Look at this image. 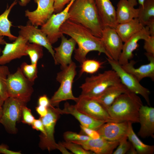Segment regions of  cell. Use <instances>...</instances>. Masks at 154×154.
<instances>
[{
    "label": "cell",
    "instance_id": "obj_35",
    "mask_svg": "<svg viewBox=\"0 0 154 154\" xmlns=\"http://www.w3.org/2000/svg\"><path fill=\"white\" fill-rule=\"evenodd\" d=\"M64 138L66 141L72 142L85 141L91 138L86 135H82L71 131L65 132L63 134Z\"/></svg>",
    "mask_w": 154,
    "mask_h": 154
},
{
    "label": "cell",
    "instance_id": "obj_23",
    "mask_svg": "<svg viewBox=\"0 0 154 154\" xmlns=\"http://www.w3.org/2000/svg\"><path fill=\"white\" fill-rule=\"evenodd\" d=\"M103 28L110 27L114 29L118 24L116 10L110 0H94Z\"/></svg>",
    "mask_w": 154,
    "mask_h": 154
},
{
    "label": "cell",
    "instance_id": "obj_25",
    "mask_svg": "<svg viewBox=\"0 0 154 154\" xmlns=\"http://www.w3.org/2000/svg\"><path fill=\"white\" fill-rule=\"evenodd\" d=\"M129 91L122 83H120L110 86L100 96L93 98L100 103L107 110L117 97Z\"/></svg>",
    "mask_w": 154,
    "mask_h": 154
},
{
    "label": "cell",
    "instance_id": "obj_45",
    "mask_svg": "<svg viewBox=\"0 0 154 154\" xmlns=\"http://www.w3.org/2000/svg\"><path fill=\"white\" fill-rule=\"evenodd\" d=\"M145 25L149 28L150 36H154V17L151 18L146 23Z\"/></svg>",
    "mask_w": 154,
    "mask_h": 154
},
{
    "label": "cell",
    "instance_id": "obj_50",
    "mask_svg": "<svg viewBox=\"0 0 154 154\" xmlns=\"http://www.w3.org/2000/svg\"><path fill=\"white\" fill-rule=\"evenodd\" d=\"M145 0H138V1L139 4L142 6H143Z\"/></svg>",
    "mask_w": 154,
    "mask_h": 154
},
{
    "label": "cell",
    "instance_id": "obj_4",
    "mask_svg": "<svg viewBox=\"0 0 154 154\" xmlns=\"http://www.w3.org/2000/svg\"><path fill=\"white\" fill-rule=\"evenodd\" d=\"M121 82L116 72L109 70L96 75L88 77L80 86V96L95 98L101 94L110 86Z\"/></svg>",
    "mask_w": 154,
    "mask_h": 154
},
{
    "label": "cell",
    "instance_id": "obj_12",
    "mask_svg": "<svg viewBox=\"0 0 154 154\" xmlns=\"http://www.w3.org/2000/svg\"><path fill=\"white\" fill-rule=\"evenodd\" d=\"M37 4L36 9L25 11V16L32 25L41 26L49 19L54 12V0H34Z\"/></svg>",
    "mask_w": 154,
    "mask_h": 154
},
{
    "label": "cell",
    "instance_id": "obj_2",
    "mask_svg": "<svg viewBox=\"0 0 154 154\" xmlns=\"http://www.w3.org/2000/svg\"><path fill=\"white\" fill-rule=\"evenodd\" d=\"M69 20L79 23L101 38L103 26L94 0H75L68 11Z\"/></svg>",
    "mask_w": 154,
    "mask_h": 154
},
{
    "label": "cell",
    "instance_id": "obj_26",
    "mask_svg": "<svg viewBox=\"0 0 154 154\" xmlns=\"http://www.w3.org/2000/svg\"><path fill=\"white\" fill-rule=\"evenodd\" d=\"M145 26L136 18L125 23L118 24L115 29L123 42H125Z\"/></svg>",
    "mask_w": 154,
    "mask_h": 154
},
{
    "label": "cell",
    "instance_id": "obj_40",
    "mask_svg": "<svg viewBox=\"0 0 154 154\" xmlns=\"http://www.w3.org/2000/svg\"><path fill=\"white\" fill-rule=\"evenodd\" d=\"M71 0H54V13H58L61 11L65 5Z\"/></svg>",
    "mask_w": 154,
    "mask_h": 154
},
{
    "label": "cell",
    "instance_id": "obj_3",
    "mask_svg": "<svg viewBox=\"0 0 154 154\" xmlns=\"http://www.w3.org/2000/svg\"><path fill=\"white\" fill-rule=\"evenodd\" d=\"M143 105L137 94L129 91L117 97L107 111L116 122L139 123V112Z\"/></svg>",
    "mask_w": 154,
    "mask_h": 154
},
{
    "label": "cell",
    "instance_id": "obj_8",
    "mask_svg": "<svg viewBox=\"0 0 154 154\" xmlns=\"http://www.w3.org/2000/svg\"><path fill=\"white\" fill-rule=\"evenodd\" d=\"M47 110V114L43 117H40L42 122L46 135H39V146L42 149H47L50 151L58 148L59 144L55 142L54 133L55 126L60 114L57 108L51 105L48 107Z\"/></svg>",
    "mask_w": 154,
    "mask_h": 154
},
{
    "label": "cell",
    "instance_id": "obj_9",
    "mask_svg": "<svg viewBox=\"0 0 154 154\" xmlns=\"http://www.w3.org/2000/svg\"><path fill=\"white\" fill-rule=\"evenodd\" d=\"M107 60L112 69L119 76L121 83L130 91L141 96L150 106L149 90L142 86L133 76L125 71L118 61L108 58Z\"/></svg>",
    "mask_w": 154,
    "mask_h": 154
},
{
    "label": "cell",
    "instance_id": "obj_42",
    "mask_svg": "<svg viewBox=\"0 0 154 154\" xmlns=\"http://www.w3.org/2000/svg\"><path fill=\"white\" fill-rule=\"evenodd\" d=\"M38 105L43 106L47 108L50 105V100L47 96L46 95H43L40 96L38 100Z\"/></svg>",
    "mask_w": 154,
    "mask_h": 154
},
{
    "label": "cell",
    "instance_id": "obj_32",
    "mask_svg": "<svg viewBox=\"0 0 154 154\" xmlns=\"http://www.w3.org/2000/svg\"><path fill=\"white\" fill-rule=\"evenodd\" d=\"M102 63L94 59H87L81 64L80 75L84 73L94 74L101 68Z\"/></svg>",
    "mask_w": 154,
    "mask_h": 154
},
{
    "label": "cell",
    "instance_id": "obj_19",
    "mask_svg": "<svg viewBox=\"0 0 154 154\" xmlns=\"http://www.w3.org/2000/svg\"><path fill=\"white\" fill-rule=\"evenodd\" d=\"M128 122H108L96 131L101 137L109 141H119L127 136Z\"/></svg>",
    "mask_w": 154,
    "mask_h": 154
},
{
    "label": "cell",
    "instance_id": "obj_51",
    "mask_svg": "<svg viewBox=\"0 0 154 154\" xmlns=\"http://www.w3.org/2000/svg\"><path fill=\"white\" fill-rule=\"evenodd\" d=\"M3 113V108L2 107H0V120L1 117Z\"/></svg>",
    "mask_w": 154,
    "mask_h": 154
},
{
    "label": "cell",
    "instance_id": "obj_39",
    "mask_svg": "<svg viewBox=\"0 0 154 154\" xmlns=\"http://www.w3.org/2000/svg\"><path fill=\"white\" fill-rule=\"evenodd\" d=\"M80 127L82 132L91 139H96L100 137L99 134L96 130L85 127L81 125Z\"/></svg>",
    "mask_w": 154,
    "mask_h": 154
},
{
    "label": "cell",
    "instance_id": "obj_14",
    "mask_svg": "<svg viewBox=\"0 0 154 154\" xmlns=\"http://www.w3.org/2000/svg\"><path fill=\"white\" fill-rule=\"evenodd\" d=\"M19 35L25 38L29 43H35L45 48L54 58V51L46 35L30 23L26 25L18 26Z\"/></svg>",
    "mask_w": 154,
    "mask_h": 154
},
{
    "label": "cell",
    "instance_id": "obj_48",
    "mask_svg": "<svg viewBox=\"0 0 154 154\" xmlns=\"http://www.w3.org/2000/svg\"><path fill=\"white\" fill-rule=\"evenodd\" d=\"M4 36H0V44H5L6 42L3 39ZM1 51V49L0 48V53Z\"/></svg>",
    "mask_w": 154,
    "mask_h": 154
},
{
    "label": "cell",
    "instance_id": "obj_30",
    "mask_svg": "<svg viewBox=\"0 0 154 154\" xmlns=\"http://www.w3.org/2000/svg\"><path fill=\"white\" fill-rule=\"evenodd\" d=\"M25 52L30 58L31 64L37 65L38 60L43 57V47L38 44L28 42Z\"/></svg>",
    "mask_w": 154,
    "mask_h": 154
},
{
    "label": "cell",
    "instance_id": "obj_1",
    "mask_svg": "<svg viewBox=\"0 0 154 154\" xmlns=\"http://www.w3.org/2000/svg\"><path fill=\"white\" fill-rule=\"evenodd\" d=\"M60 30L62 34L70 36L78 44V48L74 50V58L80 64L86 59L87 54L92 51H98L99 54L103 53L108 58L112 59L104 48L101 38L94 35L82 25L68 19Z\"/></svg>",
    "mask_w": 154,
    "mask_h": 154
},
{
    "label": "cell",
    "instance_id": "obj_18",
    "mask_svg": "<svg viewBox=\"0 0 154 154\" xmlns=\"http://www.w3.org/2000/svg\"><path fill=\"white\" fill-rule=\"evenodd\" d=\"M81 145L84 149L94 154H111L119 144L118 141H109L101 137L83 141L71 142Z\"/></svg>",
    "mask_w": 154,
    "mask_h": 154
},
{
    "label": "cell",
    "instance_id": "obj_5",
    "mask_svg": "<svg viewBox=\"0 0 154 154\" xmlns=\"http://www.w3.org/2000/svg\"><path fill=\"white\" fill-rule=\"evenodd\" d=\"M76 64L72 62L57 74L56 79L60 85L50 100L52 106L58 107L63 101L72 100L76 102L78 100V97L74 96L72 90L74 79L76 74Z\"/></svg>",
    "mask_w": 154,
    "mask_h": 154
},
{
    "label": "cell",
    "instance_id": "obj_28",
    "mask_svg": "<svg viewBox=\"0 0 154 154\" xmlns=\"http://www.w3.org/2000/svg\"><path fill=\"white\" fill-rule=\"evenodd\" d=\"M17 2V0H15L0 15V36H6L10 40H15L17 37L11 33V28L13 25L12 22L9 19V16L12 9Z\"/></svg>",
    "mask_w": 154,
    "mask_h": 154
},
{
    "label": "cell",
    "instance_id": "obj_41",
    "mask_svg": "<svg viewBox=\"0 0 154 154\" xmlns=\"http://www.w3.org/2000/svg\"><path fill=\"white\" fill-rule=\"evenodd\" d=\"M31 125L33 129L39 131L41 132L42 135H45L44 127L40 118L38 119H35Z\"/></svg>",
    "mask_w": 154,
    "mask_h": 154
},
{
    "label": "cell",
    "instance_id": "obj_47",
    "mask_svg": "<svg viewBox=\"0 0 154 154\" xmlns=\"http://www.w3.org/2000/svg\"><path fill=\"white\" fill-rule=\"evenodd\" d=\"M19 3L22 6H26L30 2L31 0H19Z\"/></svg>",
    "mask_w": 154,
    "mask_h": 154
},
{
    "label": "cell",
    "instance_id": "obj_43",
    "mask_svg": "<svg viewBox=\"0 0 154 154\" xmlns=\"http://www.w3.org/2000/svg\"><path fill=\"white\" fill-rule=\"evenodd\" d=\"M0 153L5 154H20V151H14L9 150L6 145L2 144L0 145Z\"/></svg>",
    "mask_w": 154,
    "mask_h": 154
},
{
    "label": "cell",
    "instance_id": "obj_6",
    "mask_svg": "<svg viewBox=\"0 0 154 154\" xmlns=\"http://www.w3.org/2000/svg\"><path fill=\"white\" fill-rule=\"evenodd\" d=\"M34 82L23 75L20 67L13 74H10L7 81V91L8 97L16 98L26 103L31 99L33 92Z\"/></svg>",
    "mask_w": 154,
    "mask_h": 154
},
{
    "label": "cell",
    "instance_id": "obj_10",
    "mask_svg": "<svg viewBox=\"0 0 154 154\" xmlns=\"http://www.w3.org/2000/svg\"><path fill=\"white\" fill-rule=\"evenodd\" d=\"M74 0H71L60 12L52 14L46 23L41 26V30L46 35L51 44L56 42L63 35L60 29L63 24L69 19V10Z\"/></svg>",
    "mask_w": 154,
    "mask_h": 154
},
{
    "label": "cell",
    "instance_id": "obj_13",
    "mask_svg": "<svg viewBox=\"0 0 154 154\" xmlns=\"http://www.w3.org/2000/svg\"><path fill=\"white\" fill-rule=\"evenodd\" d=\"M101 39L104 48L112 59L118 61L123 44L115 29L108 27L104 28Z\"/></svg>",
    "mask_w": 154,
    "mask_h": 154
},
{
    "label": "cell",
    "instance_id": "obj_38",
    "mask_svg": "<svg viewBox=\"0 0 154 154\" xmlns=\"http://www.w3.org/2000/svg\"><path fill=\"white\" fill-rule=\"evenodd\" d=\"M144 40L143 48L146 52L154 54V36H150Z\"/></svg>",
    "mask_w": 154,
    "mask_h": 154
},
{
    "label": "cell",
    "instance_id": "obj_36",
    "mask_svg": "<svg viewBox=\"0 0 154 154\" xmlns=\"http://www.w3.org/2000/svg\"><path fill=\"white\" fill-rule=\"evenodd\" d=\"M127 136H124L119 141V144L116 149L113 152V154H124L126 153L129 149L131 143L127 141Z\"/></svg>",
    "mask_w": 154,
    "mask_h": 154
},
{
    "label": "cell",
    "instance_id": "obj_46",
    "mask_svg": "<svg viewBox=\"0 0 154 154\" xmlns=\"http://www.w3.org/2000/svg\"><path fill=\"white\" fill-rule=\"evenodd\" d=\"M127 153L130 154H137V152L134 147L131 144L130 147L127 152Z\"/></svg>",
    "mask_w": 154,
    "mask_h": 154
},
{
    "label": "cell",
    "instance_id": "obj_24",
    "mask_svg": "<svg viewBox=\"0 0 154 154\" xmlns=\"http://www.w3.org/2000/svg\"><path fill=\"white\" fill-rule=\"evenodd\" d=\"M137 4V0H119L116 10L117 23H125L137 18L138 9L134 8Z\"/></svg>",
    "mask_w": 154,
    "mask_h": 154
},
{
    "label": "cell",
    "instance_id": "obj_49",
    "mask_svg": "<svg viewBox=\"0 0 154 154\" xmlns=\"http://www.w3.org/2000/svg\"><path fill=\"white\" fill-rule=\"evenodd\" d=\"M4 102V100L0 96V107H2L3 104Z\"/></svg>",
    "mask_w": 154,
    "mask_h": 154
},
{
    "label": "cell",
    "instance_id": "obj_16",
    "mask_svg": "<svg viewBox=\"0 0 154 154\" xmlns=\"http://www.w3.org/2000/svg\"><path fill=\"white\" fill-rule=\"evenodd\" d=\"M60 45L54 48L53 59L56 65H60L61 69L66 67L73 61L72 56L76 48V42L72 38L68 39L63 35L61 37Z\"/></svg>",
    "mask_w": 154,
    "mask_h": 154
},
{
    "label": "cell",
    "instance_id": "obj_11",
    "mask_svg": "<svg viewBox=\"0 0 154 154\" xmlns=\"http://www.w3.org/2000/svg\"><path fill=\"white\" fill-rule=\"evenodd\" d=\"M78 98L75 105L80 112L97 120L116 122L103 106L95 99L81 96Z\"/></svg>",
    "mask_w": 154,
    "mask_h": 154
},
{
    "label": "cell",
    "instance_id": "obj_7",
    "mask_svg": "<svg viewBox=\"0 0 154 154\" xmlns=\"http://www.w3.org/2000/svg\"><path fill=\"white\" fill-rule=\"evenodd\" d=\"M26 104V103L12 97H8L4 101L0 123L8 133L15 134L17 132L16 123L21 119L22 109Z\"/></svg>",
    "mask_w": 154,
    "mask_h": 154
},
{
    "label": "cell",
    "instance_id": "obj_33",
    "mask_svg": "<svg viewBox=\"0 0 154 154\" xmlns=\"http://www.w3.org/2000/svg\"><path fill=\"white\" fill-rule=\"evenodd\" d=\"M20 68L25 76L30 81L34 82L37 78V65L29 64L24 62L21 64Z\"/></svg>",
    "mask_w": 154,
    "mask_h": 154
},
{
    "label": "cell",
    "instance_id": "obj_37",
    "mask_svg": "<svg viewBox=\"0 0 154 154\" xmlns=\"http://www.w3.org/2000/svg\"><path fill=\"white\" fill-rule=\"evenodd\" d=\"M22 122L29 125H31L35 120L34 117L32 115L31 110L24 106L22 110Z\"/></svg>",
    "mask_w": 154,
    "mask_h": 154
},
{
    "label": "cell",
    "instance_id": "obj_27",
    "mask_svg": "<svg viewBox=\"0 0 154 154\" xmlns=\"http://www.w3.org/2000/svg\"><path fill=\"white\" fill-rule=\"evenodd\" d=\"M128 124L127 133V139L135 148L137 154H153L154 152V145H147L143 143L134 132L132 123L128 122Z\"/></svg>",
    "mask_w": 154,
    "mask_h": 154
},
{
    "label": "cell",
    "instance_id": "obj_21",
    "mask_svg": "<svg viewBox=\"0 0 154 154\" xmlns=\"http://www.w3.org/2000/svg\"><path fill=\"white\" fill-rule=\"evenodd\" d=\"M57 109L60 114L71 115L79 121L81 125L96 130L107 122L97 120L84 114L79 111L75 105H71L67 102L65 103L63 109L58 108Z\"/></svg>",
    "mask_w": 154,
    "mask_h": 154
},
{
    "label": "cell",
    "instance_id": "obj_44",
    "mask_svg": "<svg viewBox=\"0 0 154 154\" xmlns=\"http://www.w3.org/2000/svg\"><path fill=\"white\" fill-rule=\"evenodd\" d=\"M48 108L38 105L36 108V110L37 113L40 115V117H42L45 116L48 112Z\"/></svg>",
    "mask_w": 154,
    "mask_h": 154
},
{
    "label": "cell",
    "instance_id": "obj_15",
    "mask_svg": "<svg viewBox=\"0 0 154 154\" xmlns=\"http://www.w3.org/2000/svg\"><path fill=\"white\" fill-rule=\"evenodd\" d=\"M28 42L27 39L19 35L12 43L6 42L0 56V65H5L13 60L27 56L25 50Z\"/></svg>",
    "mask_w": 154,
    "mask_h": 154
},
{
    "label": "cell",
    "instance_id": "obj_29",
    "mask_svg": "<svg viewBox=\"0 0 154 154\" xmlns=\"http://www.w3.org/2000/svg\"><path fill=\"white\" fill-rule=\"evenodd\" d=\"M138 18L140 22L144 26L152 17H154V0H145L143 6L138 8Z\"/></svg>",
    "mask_w": 154,
    "mask_h": 154
},
{
    "label": "cell",
    "instance_id": "obj_34",
    "mask_svg": "<svg viewBox=\"0 0 154 154\" xmlns=\"http://www.w3.org/2000/svg\"><path fill=\"white\" fill-rule=\"evenodd\" d=\"M62 144L73 153L75 154H94L92 152L84 149L80 145L69 141H64L61 143Z\"/></svg>",
    "mask_w": 154,
    "mask_h": 154
},
{
    "label": "cell",
    "instance_id": "obj_17",
    "mask_svg": "<svg viewBox=\"0 0 154 154\" xmlns=\"http://www.w3.org/2000/svg\"><path fill=\"white\" fill-rule=\"evenodd\" d=\"M150 36L149 28L146 26L124 42L118 61V63L121 65L128 63L129 60H131L133 56L134 51L139 46L138 41L141 39L145 40Z\"/></svg>",
    "mask_w": 154,
    "mask_h": 154
},
{
    "label": "cell",
    "instance_id": "obj_22",
    "mask_svg": "<svg viewBox=\"0 0 154 154\" xmlns=\"http://www.w3.org/2000/svg\"><path fill=\"white\" fill-rule=\"evenodd\" d=\"M139 121L140 127L138 135L143 138H154V108L143 105L139 110Z\"/></svg>",
    "mask_w": 154,
    "mask_h": 154
},
{
    "label": "cell",
    "instance_id": "obj_31",
    "mask_svg": "<svg viewBox=\"0 0 154 154\" xmlns=\"http://www.w3.org/2000/svg\"><path fill=\"white\" fill-rule=\"evenodd\" d=\"M8 66L0 65V96L4 101L8 97L7 91V81L10 74Z\"/></svg>",
    "mask_w": 154,
    "mask_h": 154
},
{
    "label": "cell",
    "instance_id": "obj_20",
    "mask_svg": "<svg viewBox=\"0 0 154 154\" xmlns=\"http://www.w3.org/2000/svg\"><path fill=\"white\" fill-rule=\"evenodd\" d=\"M145 55L149 62L135 68L134 65L136 62L132 60L127 64L121 65L127 72L133 76L139 82L143 78H149L154 80V54L145 52Z\"/></svg>",
    "mask_w": 154,
    "mask_h": 154
}]
</instances>
